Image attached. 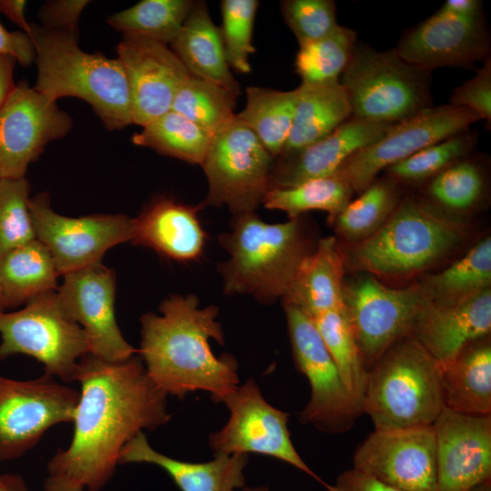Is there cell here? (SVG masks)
Segmentation results:
<instances>
[{
  "instance_id": "obj_47",
  "label": "cell",
  "mask_w": 491,
  "mask_h": 491,
  "mask_svg": "<svg viewBox=\"0 0 491 491\" xmlns=\"http://www.w3.org/2000/svg\"><path fill=\"white\" fill-rule=\"evenodd\" d=\"M0 55L14 57L23 66L35 59V49L30 35L23 31L10 32L0 23Z\"/></svg>"
},
{
  "instance_id": "obj_55",
  "label": "cell",
  "mask_w": 491,
  "mask_h": 491,
  "mask_svg": "<svg viewBox=\"0 0 491 491\" xmlns=\"http://www.w3.org/2000/svg\"><path fill=\"white\" fill-rule=\"evenodd\" d=\"M5 308L6 306H5V299L3 296L1 284H0V311H5Z\"/></svg>"
},
{
  "instance_id": "obj_30",
  "label": "cell",
  "mask_w": 491,
  "mask_h": 491,
  "mask_svg": "<svg viewBox=\"0 0 491 491\" xmlns=\"http://www.w3.org/2000/svg\"><path fill=\"white\" fill-rule=\"evenodd\" d=\"M58 276L50 252L37 238L0 254V284L6 308L56 291Z\"/></svg>"
},
{
  "instance_id": "obj_52",
  "label": "cell",
  "mask_w": 491,
  "mask_h": 491,
  "mask_svg": "<svg viewBox=\"0 0 491 491\" xmlns=\"http://www.w3.org/2000/svg\"><path fill=\"white\" fill-rule=\"evenodd\" d=\"M0 491H28L25 481L16 474L0 475Z\"/></svg>"
},
{
  "instance_id": "obj_15",
  "label": "cell",
  "mask_w": 491,
  "mask_h": 491,
  "mask_svg": "<svg viewBox=\"0 0 491 491\" xmlns=\"http://www.w3.org/2000/svg\"><path fill=\"white\" fill-rule=\"evenodd\" d=\"M29 210L59 276L101 263L107 250L133 238L134 218L125 215L67 217L53 211L47 194L29 199Z\"/></svg>"
},
{
  "instance_id": "obj_16",
  "label": "cell",
  "mask_w": 491,
  "mask_h": 491,
  "mask_svg": "<svg viewBox=\"0 0 491 491\" xmlns=\"http://www.w3.org/2000/svg\"><path fill=\"white\" fill-rule=\"evenodd\" d=\"M72 125L55 101L26 81L15 84L0 109V178H24L46 145L66 135Z\"/></svg>"
},
{
  "instance_id": "obj_24",
  "label": "cell",
  "mask_w": 491,
  "mask_h": 491,
  "mask_svg": "<svg viewBox=\"0 0 491 491\" xmlns=\"http://www.w3.org/2000/svg\"><path fill=\"white\" fill-rule=\"evenodd\" d=\"M204 207L203 202L191 205L157 197L134 218L131 241L174 261H195L203 256L208 238L199 219Z\"/></svg>"
},
{
  "instance_id": "obj_1",
  "label": "cell",
  "mask_w": 491,
  "mask_h": 491,
  "mask_svg": "<svg viewBox=\"0 0 491 491\" xmlns=\"http://www.w3.org/2000/svg\"><path fill=\"white\" fill-rule=\"evenodd\" d=\"M74 380L81 390L73 437L49 460L45 491H100L113 477L124 446L144 429L171 419L167 395L136 355L112 362L86 354Z\"/></svg>"
},
{
  "instance_id": "obj_13",
  "label": "cell",
  "mask_w": 491,
  "mask_h": 491,
  "mask_svg": "<svg viewBox=\"0 0 491 491\" xmlns=\"http://www.w3.org/2000/svg\"><path fill=\"white\" fill-rule=\"evenodd\" d=\"M480 116L466 107L431 106L390 125L376 141L348 157L335 172L359 194L391 165L423 148L469 129Z\"/></svg>"
},
{
  "instance_id": "obj_9",
  "label": "cell",
  "mask_w": 491,
  "mask_h": 491,
  "mask_svg": "<svg viewBox=\"0 0 491 491\" xmlns=\"http://www.w3.org/2000/svg\"><path fill=\"white\" fill-rule=\"evenodd\" d=\"M274 157L236 118L213 135L201 167L208 191L205 206L225 205L233 215L255 212L269 191Z\"/></svg>"
},
{
  "instance_id": "obj_12",
  "label": "cell",
  "mask_w": 491,
  "mask_h": 491,
  "mask_svg": "<svg viewBox=\"0 0 491 491\" xmlns=\"http://www.w3.org/2000/svg\"><path fill=\"white\" fill-rule=\"evenodd\" d=\"M79 391L44 374L21 381L0 375V461L21 457L53 426L72 423Z\"/></svg>"
},
{
  "instance_id": "obj_41",
  "label": "cell",
  "mask_w": 491,
  "mask_h": 491,
  "mask_svg": "<svg viewBox=\"0 0 491 491\" xmlns=\"http://www.w3.org/2000/svg\"><path fill=\"white\" fill-rule=\"evenodd\" d=\"M346 389L362 411L367 370L344 311H330L312 318Z\"/></svg>"
},
{
  "instance_id": "obj_46",
  "label": "cell",
  "mask_w": 491,
  "mask_h": 491,
  "mask_svg": "<svg viewBox=\"0 0 491 491\" xmlns=\"http://www.w3.org/2000/svg\"><path fill=\"white\" fill-rule=\"evenodd\" d=\"M88 3L86 0L47 1L38 12L40 26L51 31L77 33L80 15Z\"/></svg>"
},
{
  "instance_id": "obj_20",
  "label": "cell",
  "mask_w": 491,
  "mask_h": 491,
  "mask_svg": "<svg viewBox=\"0 0 491 491\" xmlns=\"http://www.w3.org/2000/svg\"><path fill=\"white\" fill-rule=\"evenodd\" d=\"M436 491H469L491 480V415L444 407L433 424Z\"/></svg>"
},
{
  "instance_id": "obj_10",
  "label": "cell",
  "mask_w": 491,
  "mask_h": 491,
  "mask_svg": "<svg viewBox=\"0 0 491 491\" xmlns=\"http://www.w3.org/2000/svg\"><path fill=\"white\" fill-rule=\"evenodd\" d=\"M359 273L344 282V312L368 370L394 343L410 335L426 298L418 282L392 287Z\"/></svg>"
},
{
  "instance_id": "obj_28",
  "label": "cell",
  "mask_w": 491,
  "mask_h": 491,
  "mask_svg": "<svg viewBox=\"0 0 491 491\" xmlns=\"http://www.w3.org/2000/svg\"><path fill=\"white\" fill-rule=\"evenodd\" d=\"M441 366L444 407L471 415H491L490 336L466 346Z\"/></svg>"
},
{
  "instance_id": "obj_39",
  "label": "cell",
  "mask_w": 491,
  "mask_h": 491,
  "mask_svg": "<svg viewBox=\"0 0 491 491\" xmlns=\"http://www.w3.org/2000/svg\"><path fill=\"white\" fill-rule=\"evenodd\" d=\"M237 96L221 85L190 75L177 92L171 110L214 135L235 120Z\"/></svg>"
},
{
  "instance_id": "obj_36",
  "label": "cell",
  "mask_w": 491,
  "mask_h": 491,
  "mask_svg": "<svg viewBox=\"0 0 491 491\" xmlns=\"http://www.w3.org/2000/svg\"><path fill=\"white\" fill-rule=\"evenodd\" d=\"M426 300L464 297L491 285V238L486 236L442 271L418 281Z\"/></svg>"
},
{
  "instance_id": "obj_32",
  "label": "cell",
  "mask_w": 491,
  "mask_h": 491,
  "mask_svg": "<svg viewBox=\"0 0 491 491\" xmlns=\"http://www.w3.org/2000/svg\"><path fill=\"white\" fill-rule=\"evenodd\" d=\"M402 192L396 180L376 177L330 222L345 244L361 242L385 224L399 204Z\"/></svg>"
},
{
  "instance_id": "obj_40",
  "label": "cell",
  "mask_w": 491,
  "mask_h": 491,
  "mask_svg": "<svg viewBox=\"0 0 491 491\" xmlns=\"http://www.w3.org/2000/svg\"><path fill=\"white\" fill-rule=\"evenodd\" d=\"M476 131L465 130L415 153L385 169V175L403 185H422L451 165L471 155L477 144Z\"/></svg>"
},
{
  "instance_id": "obj_48",
  "label": "cell",
  "mask_w": 491,
  "mask_h": 491,
  "mask_svg": "<svg viewBox=\"0 0 491 491\" xmlns=\"http://www.w3.org/2000/svg\"><path fill=\"white\" fill-rule=\"evenodd\" d=\"M325 487L327 491H404L355 468L342 472L334 485L326 484Z\"/></svg>"
},
{
  "instance_id": "obj_33",
  "label": "cell",
  "mask_w": 491,
  "mask_h": 491,
  "mask_svg": "<svg viewBox=\"0 0 491 491\" xmlns=\"http://www.w3.org/2000/svg\"><path fill=\"white\" fill-rule=\"evenodd\" d=\"M213 135L184 116L170 110L134 134L132 142L191 165L203 163Z\"/></svg>"
},
{
  "instance_id": "obj_54",
  "label": "cell",
  "mask_w": 491,
  "mask_h": 491,
  "mask_svg": "<svg viewBox=\"0 0 491 491\" xmlns=\"http://www.w3.org/2000/svg\"><path fill=\"white\" fill-rule=\"evenodd\" d=\"M242 491H270L267 486H245Z\"/></svg>"
},
{
  "instance_id": "obj_27",
  "label": "cell",
  "mask_w": 491,
  "mask_h": 491,
  "mask_svg": "<svg viewBox=\"0 0 491 491\" xmlns=\"http://www.w3.org/2000/svg\"><path fill=\"white\" fill-rule=\"evenodd\" d=\"M170 46L191 75L241 94L240 84L225 58L219 27L214 24L205 1H195Z\"/></svg>"
},
{
  "instance_id": "obj_45",
  "label": "cell",
  "mask_w": 491,
  "mask_h": 491,
  "mask_svg": "<svg viewBox=\"0 0 491 491\" xmlns=\"http://www.w3.org/2000/svg\"><path fill=\"white\" fill-rule=\"evenodd\" d=\"M449 105L466 107L485 120L486 127H491V56L483 61L475 76L455 88L449 97Z\"/></svg>"
},
{
  "instance_id": "obj_19",
  "label": "cell",
  "mask_w": 491,
  "mask_h": 491,
  "mask_svg": "<svg viewBox=\"0 0 491 491\" xmlns=\"http://www.w3.org/2000/svg\"><path fill=\"white\" fill-rule=\"evenodd\" d=\"M116 50L128 82L133 124L145 126L172 109L191 75L167 45L146 37L123 35Z\"/></svg>"
},
{
  "instance_id": "obj_43",
  "label": "cell",
  "mask_w": 491,
  "mask_h": 491,
  "mask_svg": "<svg viewBox=\"0 0 491 491\" xmlns=\"http://www.w3.org/2000/svg\"><path fill=\"white\" fill-rule=\"evenodd\" d=\"M28 181L0 178V254L36 238L29 210Z\"/></svg>"
},
{
  "instance_id": "obj_18",
  "label": "cell",
  "mask_w": 491,
  "mask_h": 491,
  "mask_svg": "<svg viewBox=\"0 0 491 491\" xmlns=\"http://www.w3.org/2000/svg\"><path fill=\"white\" fill-rule=\"evenodd\" d=\"M353 468L404 491H436L433 426L376 430L358 445Z\"/></svg>"
},
{
  "instance_id": "obj_29",
  "label": "cell",
  "mask_w": 491,
  "mask_h": 491,
  "mask_svg": "<svg viewBox=\"0 0 491 491\" xmlns=\"http://www.w3.org/2000/svg\"><path fill=\"white\" fill-rule=\"evenodd\" d=\"M296 89L297 100L293 125L279 155L322 139L352 116L349 101L339 81L321 85L301 83Z\"/></svg>"
},
{
  "instance_id": "obj_42",
  "label": "cell",
  "mask_w": 491,
  "mask_h": 491,
  "mask_svg": "<svg viewBox=\"0 0 491 491\" xmlns=\"http://www.w3.org/2000/svg\"><path fill=\"white\" fill-rule=\"evenodd\" d=\"M256 0H222L220 35L229 67L247 74L251 72L249 55L256 49L252 44Z\"/></svg>"
},
{
  "instance_id": "obj_38",
  "label": "cell",
  "mask_w": 491,
  "mask_h": 491,
  "mask_svg": "<svg viewBox=\"0 0 491 491\" xmlns=\"http://www.w3.org/2000/svg\"><path fill=\"white\" fill-rule=\"evenodd\" d=\"M356 32L338 25L329 35L299 46L295 69L303 84L338 82L356 46Z\"/></svg>"
},
{
  "instance_id": "obj_53",
  "label": "cell",
  "mask_w": 491,
  "mask_h": 491,
  "mask_svg": "<svg viewBox=\"0 0 491 491\" xmlns=\"http://www.w3.org/2000/svg\"><path fill=\"white\" fill-rule=\"evenodd\" d=\"M469 491H491V480L485 481Z\"/></svg>"
},
{
  "instance_id": "obj_23",
  "label": "cell",
  "mask_w": 491,
  "mask_h": 491,
  "mask_svg": "<svg viewBox=\"0 0 491 491\" xmlns=\"http://www.w3.org/2000/svg\"><path fill=\"white\" fill-rule=\"evenodd\" d=\"M389 125L351 116L322 139L274 158L269 190L332 175L353 154L379 139Z\"/></svg>"
},
{
  "instance_id": "obj_6",
  "label": "cell",
  "mask_w": 491,
  "mask_h": 491,
  "mask_svg": "<svg viewBox=\"0 0 491 491\" xmlns=\"http://www.w3.org/2000/svg\"><path fill=\"white\" fill-rule=\"evenodd\" d=\"M443 408L441 366L410 335L367 370L362 414L375 429L430 426Z\"/></svg>"
},
{
  "instance_id": "obj_17",
  "label": "cell",
  "mask_w": 491,
  "mask_h": 491,
  "mask_svg": "<svg viewBox=\"0 0 491 491\" xmlns=\"http://www.w3.org/2000/svg\"><path fill=\"white\" fill-rule=\"evenodd\" d=\"M56 294L66 316L84 330L88 354L112 362L137 354L115 320V278L111 269L99 263L65 274Z\"/></svg>"
},
{
  "instance_id": "obj_21",
  "label": "cell",
  "mask_w": 491,
  "mask_h": 491,
  "mask_svg": "<svg viewBox=\"0 0 491 491\" xmlns=\"http://www.w3.org/2000/svg\"><path fill=\"white\" fill-rule=\"evenodd\" d=\"M395 48L406 62L429 72L468 68L490 56V37L484 17L465 19L436 11L404 32Z\"/></svg>"
},
{
  "instance_id": "obj_50",
  "label": "cell",
  "mask_w": 491,
  "mask_h": 491,
  "mask_svg": "<svg viewBox=\"0 0 491 491\" xmlns=\"http://www.w3.org/2000/svg\"><path fill=\"white\" fill-rule=\"evenodd\" d=\"M26 1L0 0V13L15 24L21 31L29 35L30 23L25 18Z\"/></svg>"
},
{
  "instance_id": "obj_44",
  "label": "cell",
  "mask_w": 491,
  "mask_h": 491,
  "mask_svg": "<svg viewBox=\"0 0 491 491\" xmlns=\"http://www.w3.org/2000/svg\"><path fill=\"white\" fill-rule=\"evenodd\" d=\"M280 9L299 46L325 37L338 26L332 0H283Z\"/></svg>"
},
{
  "instance_id": "obj_31",
  "label": "cell",
  "mask_w": 491,
  "mask_h": 491,
  "mask_svg": "<svg viewBox=\"0 0 491 491\" xmlns=\"http://www.w3.org/2000/svg\"><path fill=\"white\" fill-rule=\"evenodd\" d=\"M246 94L245 108L235 114V118L253 131L276 158L281 154L291 132L296 89L281 91L249 86Z\"/></svg>"
},
{
  "instance_id": "obj_7",
  "label": "cell",
  "mask_w": 491,
  "mask_h": 491,
  "mask_svg": "<svg viewBox=\"0 0 491 491\" xmlns=\"http://www.w3.org/2000/svg\"><path fill=\"white\" fill-rule=\"evenodd\" d=\"M339 83L355 118L392 125L433 106L431 72L406 62L396 48L356 45Z\"/></svg>"
},
{
  "instance_id": "obj_3",
  "label": "cell",
  "mask_w": 491,
  "mask_h": 491,
  "mask_svg": "<svg viewBox=\"0 0 491 491\" xmlns=\"http://www.w3.org/2000/svg\"><path fill=\"white\" fill-rule=\"evenodd\" d=\"M471 232L459 215L422 196L403 195L385 224L368 238L341 246L346 268L376 277L406 279L451 256Z\"/></svg>"
},
{
  "instance_id": "obj_37",
  "label": "cell",
  "mask_w": 491,
  "mask_h": 491,
  "mask_svg": "<svg viewBox=\"0 0 491 491\" xmlns=\"http://www.w3.org/2000/svg\"><path fill=\"white\" fill-rule=\"evenodd\" d=\"M194 4L192 0H143L112 15L106 23L123 35H139L168 45Z\"/></svg>"
},
{
  "instance_id": "obj_25",
  "label": "cell",
  "mask_w": 491,
  "mask_h": 491,
  "mask_svg": "<svg viewBox=\"0 0 491 491\" xmlns=\"http://www.w3.org/2000/svg\"><path fill=\"white\" fill-rule=\"evenodd\" d=\"M248 454L217 455L207 462L178 460L157 452L144 432L122 449L119 465L145 463L165 471L181 491H235L246 486L245 468Z\"/></svg>"
},
{
  "instance_id": "obj_11",
  "label": "cell",
  "mask_w": 491,
  "mask_h": 491,
  "mask_svg": "<svg viewBox=\"0 0 491 491\" xmlns=\"http://www.w3.org/2000/svg\"><path fill=\"white\" fill-rule=\"evenodd\" d=\"M283 307L296 366L311 389L309 401L299 413L300 422L331 434L349 430L362 411L346 389L315 322L294 305L283 303Z\"/></svg>"
},
{
  "instance_id": "obj_26",
  "label": "cell",
  "mask_w": 491,
  "mask_h": 491,
  "mask_svg": "<svg viewBox=\"0 0 491 491\" xmlns=\"http://www.w3.org/2000/svg\"><path fill=\"white\" fill-rule=\"evenodd\" d=\"M345 270L337 238H319L300 264L282 302L297 306L311 318L326 312L344 311Z\"/></svg>"
},
{
  "instance_id": "obj_51",
  "label": "cell",
  "mask_w": 491,
  "mask_h": 491,
  "mask_svg": "<svg viewBox=\"0 0 491 491\" xmlns=\"http://www.w3.org/2000/svg\"><path fill=\"white\" fill-rule=\"evenodd\" d=\"M15 63L14 57L0 55V109L15 86L13 76Z\"/></svg>"
},
{
  "instance_id": "obj_22",
  "label": "cell",
  "mask_w": 491,
  "mask_h": 491,
  "mask_svg": "<svg viewBox=\"0 0 491 491\" xmlns=\"http://www.w3.org/2000/svg\"><path fill=\"white\" fill-rule=\"evenodd\" d=\"M491 289L451 300H426L410 336L438 363L454 359L469 343L490 336Z\"/></svg>"
},
{
  "instance_id": "obj_4",
  "label": "cell",
  "mask_w": 491,
  "mask_h": 491,
  "mask_svg": "<svg viewBox=\"0 0 491 491\" xmlns=\"http://www.w3.org/2000/svg\"><path fill=\"white\" fill-rule=\"evenodd\" d=\"M219 242L228 255L218 266L224 292L250 296L262 304L286 296L317 243L302 215L269 224L255 212L233 215L230 230Z\"/></svg>"
},
{
  "instance_id": "obj_49",
  "label": "cell",
  "mask_w": 491,
  "mask_h": 491,
  "mask_svg": "<svg viewBox=\"0 0 491 491\" xmlns=\"http://www.w3.org/2000/svg\"><path fill=\"white\" fill-rule=\"evenodd\" d=\"M465 19L483 17V2L479 0H447L437 10Z\"/></svg>"
},
{
  "instance_id": "obj_35",
  "label": "cell",
  "mask_w": 491,
  "mask_h": 491,
  "mask_svg": "<svg viewBox=\"0 0 491 491\" xmlns=\"http://www.w3.org/2000/svg\"><path fill=\"white\" fill-rule=\"evenodd\" d=\"M354 191L337 174L314 178L290 187L270 189L263 205L287 214L289 219L317 210L328 214L329 222L351 201Z\"/></svg>"
},
{
  "instance_id": "obj_14",
  "label": "cell",
  "mask_w": 491,
  "mask_h": 491,
  "mask_svg": "<svg viewBox=\"0 0 491 491\" xmlns=\"http://www.w3.org/2000/svg\"><path fill=\"white\" fill-rule=\"evenodd\" d=\"M227 423L208 436L214 456L255 453L281 460L321 483L324 482L301 458L287 426L289 414L270 405L252 377L225 398Z\"/></svg>"
},
{
  "instance_id": "obj_8",
  "label": "cell",
  "mask_w": 491,
  "mask_h": 491,
  "mask_svg": "<svg viewBox=\"0 0 491 491\" xmlns=\"http://www.w3.org/2000/svg\"><path fill=\"white\" fill-rule=\"evenodd\" d=\"M0 361L16 355L35 358L45 374L74 380L79 359L88 354L82 327L62 310L56 291L38 296L18 311H0Z\"/></svg>"
},
{
  "instance_id": "obj_2",
  "label": "cell",
  "mask_w": 491,
  "mask_h": 491,
  "mask_svg": "<svg viewBox=\"0 0 491 491\" xmlns=\"http://www.w3.org/2000/svg\"><path fill=\"white\" fill-rule=\"evenodd\" d=\"M153 312L140 317L141 341L137 353L151 381L167 396L180 399L204 391L223 402L239 386L238 363L228 354L216 356L210 340L225 345L219 309L199 307L193 295H174Z\"/></svg>"
},
{
  "instance_id": "obj_34",
  "label": "cell",
  "mask_w": 491,
  "mask_h": 491,
  "mask_svg": "<svg viewBox=\"0 0 491 491\" xmlns=\"http://www.w3.org/2000/svg\"><path fill=\"white\" fill-rule=\"evenodd\" d=\"M486 191L487 177L483 162L472 153L427 181L422 197L459 215L477 207Z\"/></svg>"
},
{
  "instance_id": "obj_5",
  "label": "cell",
  "mask_w": 491,
  "mask_h": 491,
  "mask_svg": "<svg viewBox=\"0 0 491 491\" xmlns=\"http://www.w3.org/2000/svg\"><path fill=\"white\" fill-rule=\"evenodd\" d=\"M35 49V89L56 102L72 96L88 103L108 130L133 124L129 86L120 60L83 51L77 33L30 23Z\"/></svg>"
}]
</instances>
